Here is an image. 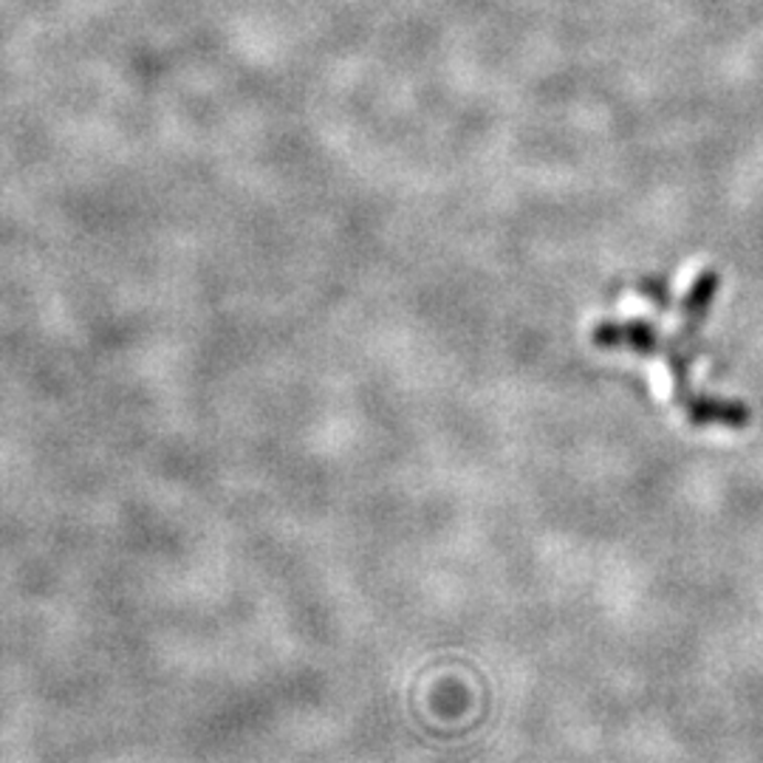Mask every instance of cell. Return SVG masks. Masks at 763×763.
<instances>
[{"label": "cell", "instance_id": "obj_1", "mask_svg": "<svg viewBox=\"0 0 763 763\" xmlns=\"http://www.w3.org/2000/svg\"><path fill=\"white\" fill-rule=\"evenodd\" d=\"M591 337L600 348H631L640 353L660 351V331L647 320L602 323L600 328H593Z\"/></svg>", "mask_w": 763, "mask_h": 763}, {"label": "cell", "instance_id": "obj_2", "mask_svg": "<svg viewBox=\"0 0 763 763\" xmlns=\"http://www.w3.org/2000/svg\"><path fill=\"white\" fill-rule=\"evenodd\" d=\"M718 288V274L716 272H701L696 277V283L687 292L685 303H682V337H696V331L705 323L707 312H710V303L716 297Z\"/></svg>", "mask_w": 763, "mask_h": 763}, {"label": "cell", "instance_id": "obj_3", "mask_svg": "<svg viewBox=\"0 0 763 763\" xmlns=\"http://www.w3.org/2000/svg\"><path fill=\"white\" fill-rule=\"evenodd\" d=\"M687 416L693 424H730V427H744L750 422V411L738 402H721V399H693L687 407Z\"/></svg>", "mask_w": 763, "mask_h": 763}, {"label": "cell", "instance_id": "obj_4", "mask_svg": "<svg viewBox=\"0 0 763 763\" xmlns=\"http://www.w3.org/2000/svg\"><path fill=\"white\" fill-rule=\"evenodd\" d=\"M636 288H640L642 294H647V297H651V301L656 303L662 312H665V308H671V294H667V286L662 281H656V277H647V281H642Z\"/></svg>", "mask_w": 763, "mask_h": 763}]
</instances>
